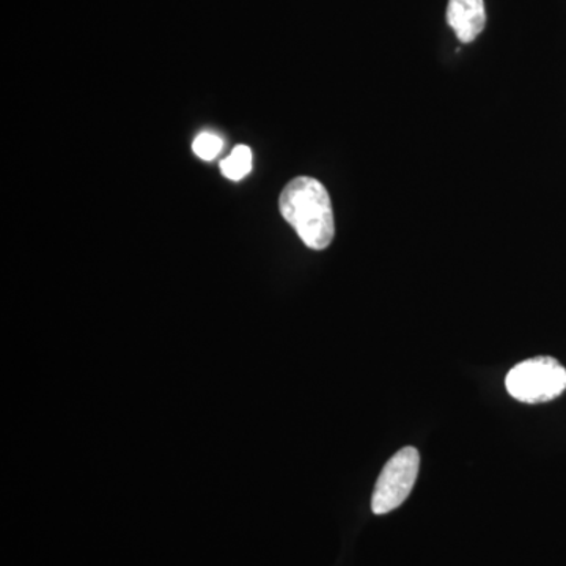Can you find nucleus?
<instances>
[{
    "instance_id": "obj_1",
    "label": "nucleus",
    "mask_w": 566,
    "mask_h": 566,
    "mask_svg": "<svg viewBox=\"0 0 566 566\" xmlns=\"http://www.w3.org/2000/svg\"><path fill=\"white\" fill-rule=\"evenodd\" d=\"M281 214L308 249L323 251L333 243L335 221L329 192L312 177H297L283 188Z\"/></svg>"
},
{
    "instance_id": "obj_2",
    "label": "nucleus",
    "mask_w": 566,
    "mask_h": 566,
    "mask_svg": "<svg viewBox=\"0 0 566 566\" xmlns=\"http://www.w3.org/2000/svg\"><path fill=\"white\" fill-rule=\"evenodd\" d=\"M505 387L517 401L546 403L565 392L566 370L554 357H532L509 371Z\"/></svg>"
},
{
    "instance_id": "obj_3",
    "label": "nucleus",
    "mask_w": 566,
    "mask_h": 566,
    "mask_svg": "<svg viewBox=\"0 0 566 566\" xmlns=\"http://www.w3.org/2000/svg\"><path fill=\"white\" fill-rule=\"evenodd\" d=\"M419 468L420 455L415 447H405L395 453L382 468L376 482L371 512L375 515H386L403 505L415 488Z\"/></svg>"
},
{
    "instance_id": "obj_4",
    "label": "nucleus",
    "mask_w": 566,
    "mask_h": 566,
    "mask_svg": "<svg viewBox=\"0 0 566 566\" xmlns=\"http://www.w3.org/2000/svg\"><path fill=\"white\" fill-rule=\"evenodd\" d=\"M447 24L457 33L461 43H472L486 25L483 0H449Z\"/></svg>"
},
{
    "instance_id": "obj_5",
    "label": "nucleus",
    "mask_w": 566,
    "mask_h": 566,
    "mask_svg": "<svg viewBox=\"0 0 566 566\" xmlns=\"http://www.w3.org/2000/svg\"><path fill=\"white\" fill-rule=\"evenodd\" d=\"M252 169V151L245 145H238L234 147L232 155L223 159L221 163V170L223 177L229 180L238 181L243 180L245 175L251 172Z\"/></svg>"
},
{
    "instance_id": "obj_6",
    "label": "nucleus",
    "mask_w": 566,
    "mask_h": 566,
    "mask_svg": "<svg viewBox=\"0 0 566 566\" xmlns=\"http://www.w3.org/2000/svg\"><path fill=\"white\" fill-rule=\"evenodd\" d=\"M223 142L221 137L216 134L203 133L193 140L192 150L203 161H212L218 158L219 153L222 151Z\"/></svg>"
}]
</instances>
